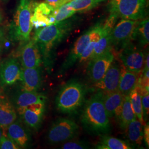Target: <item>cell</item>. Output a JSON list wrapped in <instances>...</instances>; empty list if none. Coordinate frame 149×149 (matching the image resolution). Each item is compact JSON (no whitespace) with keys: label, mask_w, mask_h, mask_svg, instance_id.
Here are the masks:
<instances>
[{"label":"cell","mask_w":149,"mask_h":149,"mask_svg":"<svg viewBox=\"0 0 149 149\" xmlns=\"http://www.w3.org/2000/svg\"><path fill=\"white\" fill-rule=\"evenodd\" d=\"M73 27V22L66 19L37 29L33 39L37 44L48 67H50L53 63L54 50L68 36Z\"/></svg>","instance_id":"cell-1"},{"label":"cell","mask_w":149,"mask_h":149,"mask_svg":"<svg viewBox=\"0 0 149 149\" xmlns=\"http://www.w3.org/2000/svg\"><path fill=\"white\" fill-rule=\"evenodd\" d=\"M103 93L98 91L86 102L82 109L81 121L89 133L102 135L111 130L109 119L103 101Z\"/></svg>","instance_id":"cell-2"},{"label":"cell","mask_w":149,"mask_h":149,"mask_svg":"<svg viewBox=\"0 0 149 149\" xmlns=\"http://www.w3.org/2000/svg\"><path fill=\"white\" fill-rule=\"evenodd\" d=\"M86 91L85 86L81 82L70 80L59 91L55 100L56 108L65 114L76 113L85 102Z\"/></svg>","instance_id":"cell-3"},{"label":"cell","mask_w":149,"mask_h":149,"mask_svg":"<svg viewBox=\"0 0 149 149\" xmlns=\"http://www.w3.org/2000/svg\"><path fill=\"white\" fill-rule=\"evenodd\" d=\"M34 4L33 0H19L10 29L11 37L14 40L24 43L30 40Z\"/></svg>","instance_id":"cell-4"},{"label":"cell","mask_w":149,"mask_h":149,"mask_svg":"<svg viewBox=\"0 0 149 149\" xmlns=\"http://www.w3.org/2000/svg\"><path fill=\"white\" fill-rule=\"evenodd\" d=\"M146 0H109L108 10L122 19L142 20L146 16Z\"/></svg>","instance_id":"cell-5"},{"label":"cell","mask_w":149,"mask_h":149,"mask_svg":"<svg viewBox=\"0 0 149 149\" xmlns=\"http://www.w3.org/2000/svg\"><path fill=\"white\" fill-rule=\"evenodd\" d=\"M79 127L74 120L60 118L52 124L47 134L50 144H60L74 138L78 133Z\"/></svg>","instance_id":"cell-6"},{"label":"cell","mask_w":149,"mask_h":149,"mask_svg":"<svg viewBox=\"0 0 149 149\" xmlns=\"http://www.w3.org/2000/svg\"><path fill=\"white\" fill-rule=\"evenodd\" d=\"M102 29V24L101 23H97L77 39L68 57L61 66L60 71L61 73H64L74 66L76 62L80 58L86 47L90 42L92 38L94 37L96 34L100 32Z\"/></svg>","instance_id":"cell-7"},{"label":"cell","mask_w":149,"mask_h":149,"mask_svg":"<svg viewBox=\"0 0 149 149\" xmlns=\"http://www.w3.org/2000/svg\"><path fill=\"white\" fill-rule=\"evenodd\" d=\"M138 21L122 19L115 25L111 33L112 47L120 49L132 43L135 39V31L138 24Z\"/></svg>","instance_id":"cell-8"},{"label":"cell","mask_w":149,"mask_h":149,"mask_svg":"<svg viewBox=\"0 0 149 149\" xmlns=\"http://www.w3.org/2000/svg\"><path fill=\"white\" fill-rule=\"evenodd\" d=\"M112 48L104 53L90 60L87 73L91 82L93 84L101 80L112 62L114 60V55Z\"/></svg>","instance_id":"cell-9"},{"label":"cell","mask_w":149,"mask_h":149,"mask_svg":"<svg viewBox=\"0 0 149 149\" xmlns=\"http://www.w3.org/2000/svg\"><path fill=\"white\" fill-rule=\"evenodd\" d=\"M119 57L123 65L130 71L140 73L145 63L144 53L135 47L132 43L120 49Z\"/></svg>","instance_id":"cell-10"},{"label":"cell","mask_w":149,"mask_h":149,"mask_svg":"<svg viewBox=\"0 0 149 149\" xmlns=\"http://www.w3.org/2000/svg\"><path fill=\"white\" fill-rule=\"evenodd\" d=\"M120 70L121 65L114 60L103 78L95 84L94 87L104 94L118 90Z\"/></svg>","instance_id":"cell-11"},{"label":"cell","mask_w":149,"mask_h":149,"mask_svg":"<svg viewBox=\"0 0 149 149\" xmlns=\"http://www.w3.org/2000/svg\"><path fill=\"white\" fill-rule=\"evenodd\" d=\"M21 69L17 59L10 58L0 64V84L8 86L15 84L21 79Z\"/></svg>","instance_id":"cell-12"},{"label":"cell","mask_w":149,"mask_h":149,"mask_svg":"<svg viewBox=\"0 0 149 149\" xmlns=\"http://www.w3.org/2000/svg\"><path fill=\"white\" fill-rule=\"evenodd\" d=\"M45 102L33 103L18 112L27 127L35 130L39 128L45 111Z\"/></svg>","instance_id":"cell-13"},{"label":"cell","mask_w":149,"mask_h":149,"mask_svg":"<svg viewBox=\"0 0 149 149\" xmlns=\"http://www.w3.org/2000/svg\"><path fill=\"white\" fill-rule=\"evenodd\" d=\"M22 68H32L39 67L42 63V56L37 44L32 39L22 48L20 53Z\"/></svg>","instance_id":"cell-14"},{"label":"cell","mask_w":149,"mask_h":149,"mask_svg":"<svg viewBox=\"0 0 149 149\" xmlns=\"http://www.w3.org/2000/svg\"><path fill=\"white\" fill-rule=\"evenodd\" d=\"M53 10V8L46 2H35L31 18L33 27L38 29L55 23L52 15Z\"/></svg>","instance_id":"cell-15"},{"label":"cell","mask_w":149,"mask_h":149,"mask_svg":"<svg viewBox=\"0 0 149 149\" xmlns=\"http://www.w3.org/2000/svg\"><path fill=\"white\" fill-rule=\"evenodd\" d=\"M22 90L37 91L42 86V78L40 67L22 68L20 81Z\"/></svg>","instance_id":"cell-16"},{"label":"cell","mask_w":149,"mask_h":149,"mask_svg":"<svg viewBox=\"0 0 149 149\" xmlns=\"http://www.w3.org/2000/svg\"><path fill=\"white\" fill-rule=\"evenodd\" d=\"M47 97L37 91L21 90L16 93L12 97V103L16 108V111L19 112L26 107L36 103L45 102Z\"/></svg>","instance_id":"cell-17"},{"label":"cell","mask_w":149,"mask_h":149,"mask_svg":"<svg viewBox=\"0 0 149 149\" xmlns=\"http://www.w3.org/2000/svg\"><path fill=\"white\" fill-rule=\"evenodd\" d=\"M7 136L19 148H26L31 143V136L19 120H16L7 127Z\"/></svg>","instance_id":"cell-18"},{"label":"cell","mask_w":149,"mask_h":149,"mask_svg":"<svg viewBox=\"0 0 149 149\" xmlns=\"http://www.w3.org/2000/svg\"><path fill=\"white\" fill-rule=\"evenodd\" d=\"M124 97L118 90L110 93H103V104L108 117H119L122 110Z\"/></svg>","instance_id":"cell-19"},{"label":"cell","mask_w":149,"mask_h":149,"mask_svg":"<svg viewBox=\"0 0 149 149\" xmlns=\"http://www.w3.org/2000/svg\"><path fill=\"white\" fill-rule=\"evenodd\" d=\"M139 76L140 73L130 71L127 69L123 65H121L118 90L124 96H129L138 85Z\"/></svg>","instance_id":"cell-20"},{"label":"cell","mask_w":149,"mask_h":149,"mask_svg":"<svg viewBox=\"0 0 149 149\" xmlns=\"http://www.w3.org/2000/svg\"><path fill=\"white\" fill-rule=\"evenodd\" d=\"M17 118V111L11 102L0 96V128L6 129Z\"/></svg>","instance_id":"cell-21"},{"label":"cell","mask_w":149,"mask_h":149,"mask_svg":"<svg viewBox=\"0 0 149 149\" xmlns=\"http://www.w3.org/2000/svg\"><path fill=\"white\" fill-rule=\"evenodd\" d=\"M144 124L137 118H135L128 124L127 130L130 141L136 145L142 144L144 134Z\"/></svg>","instance_id":"cell-22"},{"label":"cell","mask_w":149,"mask_h":149,"mask_svg":"<svg viewBox=\"0 0 149 149\" xmlns=\"http://www.w3.org/2000/svg\"><path fill=\"white\" fill-rule=\"evenodd\" d=\"M136 118L131 105L129 95L125 96L121 112L118 117L120 127L124 130H126L128 124Z\"/></svg>","instance_id":"cell-23"},{"label":"cell","mask_w":149,"mask_h":149,"mask_svg":"<svg viewBox=\"0 0 149 149\" xmlns=\"http://www.w3.org/2000/svg\"><path fill=\"white\" fill-rule=\"evenodd\" d=\"M142 95L143 91L139 86L136 85L135 88L129 94V97L132 109L136 117L145 125L144 124L145 122L144 120L143 107L141 103Z\"/></svg>","instance_id":"cell-24"},{"label":"cell","mask_w":149,"mask_h":149,"mask_svg":"<svg viewBox=\"0 0 149 149\" xmlns=\"http://www.w3.org/2000/svg\"><path fill=\"white\" fill-rule=\"evenodd\" d=\"M100 149H131L133 148L127 142L109 136H103L96 146Z\"/></svg>","instance_id":"cell-25"},{"label":"cell","mask_w":149,"mask_h":149,"mask_svg":"<svg viewBox=\"0 0 149 149\" xmlns=\"http://www.w3.org/2000/svg\"><path fill=\"white\" fill-rule=\"evenodd\" d=\"M105 0H72L68 5L76 12H84L90 11Z\"/></svg>","instance_id":"cell-26"},{"label":"cell","mask_w":149,"mask_h":149,"mask_svg":"<svg viewBox=\"0 0 149 149\" xmlns=\"http://www.w3.org/2000/svg\"><path fill=\"white\" fill-rule=\"evenodd\" d=\"M149 18H145L139 22L135 31V39H138L139 42L142 46L146 45L149 42Z\"/></svg>","instance_id":"cell-27"},{"label":"cell","mask_w":149,"mask_h":149,"mask_svg":"<svg viewBox=\"0 0 149 149\" xmlns=\"http://www.w3.org/2000/svg\"><path fill=\"white\" fill-rule=\"evenodd\" d=\"M75 13L76 12L72 10L68 3H66L54 9L52 15L55 18V23H56L69 18L70 17L74 15Z\"/></svg>","instance_id":"cell-28"},{"label":"cell","mask_w":149,"mask_h":149,"mask_svg":"<svg viewBox=\"0 0 149 149\" xmlns=\"http://www.w3.org/2000/svg\"><path fill=\"white\" fill-rule=\"evenodd\" d=\"M101 34L102 30L100 32H98L97 34H96L94 37L92 38L90 42L86 47L85 49L84 50L83 53H82L80 58L79 59V63L83 64V63H85L86 62H87V61H89V59L90 58L91 56L93 51L95 45L97 42H98V40H99V39L101 37Z\"/></svg>","instance_id":"cell-29"},{"label":"cell","mask_w":149,"mask_h":149,"mask_svg":"<svg viewBox=\"0 0 149 149\" xmlns=\"http://www.w3.org/2000/svg\"><path fill=\"white\" fill-rule=\"evenodd\" d=\"M89 148V144L83 141H68L63 144L61 146V149H85Z\"/></svg>","instance_id":"cell-30"},{"label":"cell","mask_w":149,"mask_h":149,"mask_svg":"<svg viewBox=\"0 0 149 149\" xmlns=\"http://www.w3.org/2000/svg\"><path fill=\"white\" fill-rule=\"evenodd\" d=\"M19 147L7 135H2L0 139V149H18Z\"/></svg>","instance_id":"cell-31"},{"label":"cell","mask_w":149,"mask_h":149,"mask_svg":"<svg viewBox=\"0 0 149 149\" xmlns=\"http://www.w3.org/2000/svg\"><path fill=\"white\" fill-rule=\"evenodd\" d=\"M141 103L143 111V117L144 121L147 119V117L149 116V92H146L142 95Z\"/></svg>","instance_id":"cell-32"},{"label":"cell","mask_w":149,"mask_h":149,"mask_svg":"<svg viewBox=\"0 0 149 149\" xmlns=\"http://www.w3.org/2000/svg\"><path fill=\"white\" fill-rule=\"evenodd\" d=\"M143 138H144V141L146 144V146L149 148V124H146L144 128V134Z\"/></svg>","instance_id":"cell-33"},{"label":"cell","mask_w":149,"mask_h":149,"mask_svg":"<svg viewBox=\"0 0 149 149\" xmlns=\"http://www.w3.org/2000/svg\"><path fill=\"white\" fill-rule=\"evenodd\" d=\"M5 34L3 29L2 28H0V53L2 50V48L5 42Z\"/></svg>","instance_id":"cell-34"},{"label":"cell","mask_w":149,"mask_h":149,"mask_svg":"<svg viewBox=\"0 0 149 149\" xmlns=\"http://www.w3.org/2000/svg\"><path fill=\"white\" fill-rule=\"evenodd\" d=\"M45 2L49 5L52 7L54 9H55L59 5V2L61 0H45Z\"/></svg>","instance_id":"cell-35"},{"label":"cell","mask_w":149,"mask_h":149,"mask_svg":"<svg viewBox=\"0 0 149 149\" xmlns=\"http://www.w3.org/2000/svg\"><path fill=\"white\" fill-rule=\"evenodd\" d=\"M71 1H72V0H61V1H60V2H59V5L58 6V7H59L60 6L64 5V4L66 3H68V2H69ZM58 7H57V8H58Z\"/></svg>","instance_id":"cell-36"},{"label":"cell","mask_w":149,"mask_h":149,"mask_svg":"<svg viewBox=\"0 0 149 149\" xmlns=\"http://www.w3.org/2000/svg\"><path fill=\"white\" fill-rule=\"evenodd\" d=\"M2 20H3V14H2V12L0 10V24L1 23Z\"/></svg>","instance_id":"cell-37"},{"label":"cell","mask_w":149,"mask_h":149,"mask_svg":"<svg viewBox=\"0 0 149 149\" xmlns=\"http://www.w3.org/2000/svg\"><path fill=\"white\" fill-rule=\"evenodd\" d=\"M2 135H3V133H2V131L1 130V128H0V139H1V138Z\"/></svg>","instance_id":"cell-38"},{"label":"cell","mask_w":149,"mask_h":149,"mask_svg":"<svg viewBox=\"0 0 149 149\" xmlns=\"http://www.w3.org/2000/svg\"><path fill=\"white\" fill-rule=\"evenodd\" d=\"M149 0H146V3H147V5L148 6L149 5Z\"/></svg>","instance_id":"cell-39"}]
</instances>
